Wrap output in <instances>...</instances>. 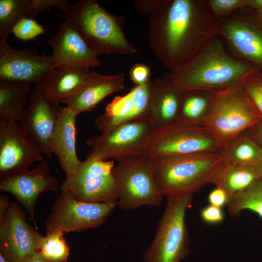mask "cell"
<instances>
[{
    "mask_svg": "<svg viewBox=\"0 0 262 262\" xmlns=\"http://www.w3.org/2000/svg\"><path fill=\"white\" fill-rule=\"evenodd\" d=\"M218 30V19L208 0H161L149 15L148 46L172 71L194 58Z\"/></svg>",
    "mask_w": 262,
    "mask_h": 262,
    "instance_id": "6da1fadb",
    "label": "cell"
},
{
    "mask_svg": "<svg viewBox=\"0 0 262 262\" xmlns=\"http://www.w3.org/2000/svg\"><path fill=\"white\" fill-rule=\"evenodd\" d=\"M256 68L231 55L217 35L191 61L156 79L182 93L216 92L241 85L244 76Z\"/></svg>",
    "mask_w": 262,
    "mask_h": 262,
    "instance_id": "7a4b0ae2",
    "label": "cell"
},
{
    "mask_svg": "<svg viewBox=\"0 0 262 262\" xmlns=\"http://www.w3.org/2000/svg\"><path fill=\"white\" fill-rule=\"evenodd\" d=\"M57 16L69 21L97 56L137 52L125 35V16L108 12L96 0H81Z\"/></svg>",
    "mask_w": 262,
    "mask_h": 262,
    "instance_id": "3957f363",
    "label": "cell"
},
{
    "mask_svg": "<svg viewBox=\"0 0 262 262\" xmlns=\"http://www.w3.org/2000/svg\"><path fill=\"white\" fill-rule=\"evenodd\" d=\"M150 157L155 182L167 197L200 190L224 161L220 151Z\"/></svg>",
    "mask_w": 262,
    "mask_h": 262,
    "instance_id": "277c9868",
    "label": "cell"
},
{
    "mask_svg": "<svg viewBox=\"0 0 262 262\" xmlns=\"http://www.w3.org/2000/svg\"><path fill=\"white\" fill-rule=\"evenodd\" d=\"M262 120L241 85L214 92L202 126L224 151L238 135Z\"/></svg>",
    "mask_w": 262,
    "mask_h": 262,
    "instance_id": "5b68a950",
    "label": "cell"
},
{
    "mask_svg": "<svg viewBox=\"0 0 262 262\" xmlns=\"http://www.w3.org/2000/svg\"><path fill=\"white\" fill-rule=\"evenodd\" d=\"M192 194L167 197L154 239L144 252L145 262H180L189 253L185 216Z\"/></svg>",
    "mask_w": 262,
    "mask_h": 262,
    "instance_id": "8992f818",
    "label": "cell"
},
{
    "mask_svg": "<svg viewBox=\"0 0 262 262\" xmlns=\"http://www.w3.org/2000/svg\"><path fill=\"white\" fill-rule=\"evenodd\" d=\"M113 174L119 188L117 206L121 209L160 205L164 196L154 178L150 156L145 154L117 161Z\"/></svg>",
    "mask_w": 262,
    "mask_h": 262,
    "instance_id": "52a82bcc",
    "label": "cell"
},
{
    "mask_svg": "<svg viewBox=\"0 0 262 262\" xmlns=\"http://www.w3.org/2000/svg\"><path fill=\"white\" fill-rule=\"evenodd\" d=\"M217 35L231 55L262 70V18L255 10L244 7L219 18Z\"/></svg>",
    "mask_w": 262,
    "mask_h": 262,
    "instance_id": "ba28073f",
    "label": "cell"
},
{
    "mask_svg": "<svg viewBox=\"0 0 262 262\" xmlns=\"http://www.w3.org/2000/svg\"><path fill=\"white\" fill-rule=\"evenodd\" d=\"M114 166L113 161L97 159L89 154L76 171L66 177L60 187L61 193L85 202L117 200L119 188L113 174Z\"/></svg>",
    "mask_w": 262,
    "mask_h": 262,
    "instance_id": "9c48e42d",
    "label": "cell"
},
{
    "mask_svg": "<svg viewBox=\"0 0 262 262\" xmlns=\"http://www.w3.org/2000/svg\"><path fill=\"white\" fill-rule=\"evenodd\" d=\"M219 151L203 126L177 122L154 130L147 138L145 154L151 157Z\"/></svg>",
    "mask_w": 262,
    "mask_h": 262,
    "instance_id": "30bf717a",
    "label": "cell"
},
{
    "mask_svg": "<svg viewBox=\"0 0 262 262\" xmlns=\"http://www.w3.org/2000/svg\"><path fill=\"white\" fill-rule=\"evenodd\" d=\"M117 206V200L85 202L61 193L45 222L47 233L57 229L66 233L97 228L104 223Z\"/></svg>",
    "mask_w": 262,
    "mask_h": 262,
    "instance_id": "8fae6325",
    "label": "cell"
},
{
    "mask_svg": "<svg viewBox=\"0 0 262 262\" xmlns=\"http://www.w3.org/2000/svg\"><path fill=\"white\" fill-rule=\"evenodd\" d=\"M154 129L149 120L126 123L87 141L95 158L116 161L145 154L146 141Z\"/></svg>",
    "mask_w": 262,
    "mask_h": 262,
    "instance_id": "7c38bea8",
    "label": "cell"
},
{
    "mask_svg": "<svg viewBox=\"0 0 262 262\" xmlns=\"http://www.w3.org/2000/svg\"><path fill=\"white\" fill-rule=\"evenodd\" d=\"M59 102L49 98L42 82L34 84L19 125L41 154L51 158L49 141L60 108Z\"/></svg>",
    "mask_w": 262,
    "mask_h": 262,
    "instance_id": "4fadbf2b",
    "label": "cell"
},
{
    "mask_svg": "<svg viewBox=\"0 0 262 262\" xmlns=\"http://www.w3.org/2000/svg\"><path fill=\"white\" fill-rule=\"evenodd\" d=\"M41 236L20 206L11 202L0 218V253L4 258L8 262H21L37 251Z\"/></svg>",
    "mask_w": 262,
    "mask_h": 262,
    "instance_id": "5bb4252c",
    "label": "cell"
},
{
    "mask_svg": "<svg viewBox=\"0 0 262 262\" xmlns=\"http://www.w3.org/2000/svg\"><path fill=\"white\" fill-rule=\"evenodd\" d=\"M54 68L51 55H39L33 49H14L7 38H0V79L35 84L43 82Z\"/></svg>",
    "mask_w": 262,
    "mask_h": 262,
    "instance_id": "9a60e30c",
    "label": "cell"
},
{
    "mask_svg": "<svg viewBox=\"0 0 262 262\" xmlns=\"http://www.w3.org/2000/svg\"><path fill=\"white\" fill-rule=\"evenodd\" d=\"M155 89L154 82L150 80L145 84L135 85L124 95L115 97L95 121L100 134L126 123L149 120Z\"/></svg>",
    "mask_w": 262,
    "mask_h": 262,
    "instance_id": "2e32d148",
    "label": "cell"
},
{
    "mask_svg": "<svg viewBox=\"0 0 262 262\" xmlns=\"http://www.w3.org/2000/svg\"><path fill=\"white\" fill-rule=\"evenodd\" d=\"M58 189V180L51 175L46 160L39 162L31 170L0 177V191L15 196L26 210L36 229L34 209L38 197L47 191L57 193Z\"/></svg>",
    "mask_w": 262,
    "mask_h": 262,
    "instance_id": "e0dca14e",
    "label": "cell"
},
{
    "mask_svg": "<svg viewBox=\"0 0 262 262\" xmlns=\"http://www.w3.org/2000/svg\"><path fill=\"white\" fill-rule=\"evenodd\" d=\"M42 154L16 122L0 121V177L29 169Z\"/></svg>",
    "mask_w": 262,
    "mask_h": 262,
    "instance_id": "ac0fdd59",
    "label": "cell"
},
{
    "mask_svg": "<svg viewBox=\"0 0 262 262\" xmlns=\"http://www.w3.org/2000/svg\"><path fill=\"white\" fill-rule=\"evenodd\" d=\"M47 42L52 49L54 67L79 66L90 68L101 65L98 56L68 20H64Z\"/></svg>",
    "mask_w": 262,
    "mask_h": 262,
    "instance_id": "d6986e66",
    "label": "cell"
},
{
    "mask_svg": "<svg viewBox=\"0 0 262 262\" xmlns=\"http://www.w3.org/2000/svg\"><path fill=\"white\" fill-rule=\"evenodd\" d=\"M78 115L70 107L61 106L49 141L50 151L57 157L66 177L73 174L82 162L76 152Z\"/></svg>",
    "mask_w": 262,
    "mask_h": 262,
    "instance_id": "ffe728a7",
    "label": "cell"
},
{
    "mask_svg": "<svg viewBox=\"0 0 262 262\" xmlns=\"http://www.w3.org/2000/svg\"><path fill=\"white\" fill-rule=\"evenodd\" d=\"M124 82L123 72L104 75L93 71L77 91L61 102L73 109L78 115L91 111L107 96L122 89Z\"/></svg>",
    "mask_w": 262,
    "mask_h": 262,
    "instance_id": "44dd1931",
    "label": "cell"
},
{
    "mask_svg": "<svg viewBox=\"0 0 262 262\" xmlns=\"http://www.w3.org/2000/svg\"><path fill=\"white\" fill-rule=\"evenodd\" d=\"M91 73L89 68L83 66L55 67L42 82L44 91L50 99L61 102L77 91Z\"/></svg>",
    "mask_w": 262,
    "mask_h": 262,
    "instance_id": "7402d4cb",
    "label": "cell"
},
{
    "mask_svg": "<svg viewBox=\"0 0 262 262\" xmlns=\"http://www.w3.org/2000/svg\"><path fill=\"white\" fill-rule=\"evenodd\" d=\"M153 81L155 89L149 120L155 130L176 122L183 93L156 79Z\"/></svg>",
    "mask_w": 262,
    "mask_h": 262,
    "instance_id": "603a6c76",
    "label": "cell"
},
{
    "mask_svg": "<svg viewBox=\"0 0 262 262\" xmlns=\"http://www.w3.org/2000/svg\"><path fill=\"white\" fill-rule=\"evenodd\" d=\"M259 179L254 167L234 164L224 161L213 173L210 183L225 190L230 199Z\"/></svg>",
    "mask_w": 262,
    "mask_h": 262,
    "instance_id": "cb8c5ba5",
    "label": "cell"
},
{
    "mask_svg": "<svg viewBox=\"0 0 262 262\" xmlns=\"http://www.w3.org/2000/svg\"><path fill=\"white\" fill-rule=\"evenodd\" d=\"M31 85L0 79V121H20L29 101Z\"/></svg>",
    "mask_w": 262,
    "mask_h": 262,
    "instance_id": "d4e9b609",
    "label": "cell"
},
{
    "mask_svg": "<svg viewBox=\"0 0 262 262\" xmlns=\"http://www.w3.org/2000/svg\"><path fill=\"white\" fill-rule=\"evenodd\" d=\"M213 93L202 90L183 93L176 122L185 125L202 126L210 110Z\"/></svg>",
    "mask_w": 262,
    "mask_h": 262,
    "instance_id": "484cf974",
    "label": "cell"
},
{
    "mask_svg": "<svg viewBox=\"0 0 262 262\" xmlns=\"http://www.w3.org/2000/svg\"><path fill=\"white\" fill-rule=\"evenodd\" d=\"M224 161L255 167L262 162V147L245 131L235 138L223 151Z\"/></svg>",
    "mask_w": 262,
    "mask_h": 262,
    "instance_id": "4316f807",
    "label": "cell"
},
{
    "mask_svg": "<svg viewBox=\"0 0 262 262\" xmlns=\"http://www.w3.org/2000/svg\"><path fill=\"white\" fill-rule=\"evenodd\" d=\"M25 17L33 18L31 0H0V38H7L14 25Z\"/></svg>",
    "mask_w": 262,
    "mask_h": 262,
    "instance_id": "83f0119b",
    "label": "cell"
},
{
    "mask_svg": "<svg viewBox=\"0 0 262 262\" xmlns=\"http://www.w3.org/2000/svg\"><path fill=\"white\" fill-rule=\"evenodd\" d=\"M228 210L236 216L244 210H250L262 219V180L259 179L244 191L234 195L229 200Z\"/></svg>",
    "mask_w": 262,
    "mask_h": 262,
    "instance_id": "f1b7e54d",
    "label": "cell"
},
{
    "mask_svg": "<svg viewBox=\"0 0 262 262\" xmlns=\"http://www.w3.org/2000/svg\"><path fill=\"white\" fill-rule=\"evenodd\" d=\"M65 233L57 229L42 236L37 252L44 259L53 262H68L69 247L63 237Z\"/></svg>",
    "mask_w": 262,
    "mask_h": 262,
    "instance_id": "f546056e",
    "label": "cell"
},
{
    "mask_svg": "<svg viewBox=\"0 0 262 262\" xmlns=\"http://www.w3.org/2000/svg\"><path fill=\"white\" fill-rule=\"evenodd\" d=\"M241 85L262 119V70L255 68L242 79Z\"/></svg>",
    "mask_w": 262,
    "mask_h": 262,
    "instance_id": "4dcf8cb0",
    "label": "cell"
},
{
    "mask_svg": "<svg viewBox=\"0 0 262 262\" xmlns=\"http://www.w3.org/2000/svg\"><path fill=\"white\" fill-rule=\"evenodd\" d=\"M45 30L34 18L25 17L18 21L13 27L11 33L19 40L33 39L44 33Z\"/></svg>",
    "mask_w": 262,
    "mask_h": 262,
    "instance_id": "1f68e13d",
    "label": "cell"
},
{
    "mask_svg": "<svg viewBox=\"0 0 262 262\" xmlns=\"http://www.w3.org/2000/svg\"><path fill=\"white\" fill-rule=\"evenodd\" d=\"M210 9L218 19L246 7V0H208Z\"/></svg>",
    "mask_w": 262,
    "mask_h": 262,
    "instance_id": "d6a6232c",
    "label": "cell"
},
{
    "mask_svg": "<svg viewBox=\"0 0 262 262\" xmlns=\"http://www.w3.org/2000/svg\"><path fill=\"white\" fill-rule=\"evenodd\" d=\"M33 18L51 7H57L61 11H65L70 4L67 0H31Z\"/></svg>",
    "mask_w": 262,
    "mask_h": 262,
    "instance_id": "836d02e7",
    "label": "cell"
},
{
    "mask_svg": "<svg viewBox=\"0 0 262 262\" xmlns=\"http://www.w3.org/2000/svg\"><path fill=\"white\" fill-rule=\"evenodd\" d=\"M150 67L147 65L137 63L130 69L129 74L131 80L135 85L145 84L149 82L150 79Z\"/></svg>",
    "mask_w": 262,
    "mask_h": 262,
    "instance_id": "e575fe53",
    "label": "cell"
},
{
    "mask_svg": "<svg viewBox=\"0 0 262 262\" xmlns=\"http://www.w3.org/2000/svg\"><path fill=\"white\" fill-rule=\"evenodd\" d=\"M200 217L206 223L216 224L223 220L224 215L222 208L209 204L202 209Z\"/></svg>",
    "mask_w": 262,
    "mask_h": 262,
    "instance_id": "d590c367",
    "label": "cell"
},
{
    "mask_svg": "<svg viewBox=\"0 0 262 262\" xmlns=\"http://www.w3.org/2000/svg\"><path fill=\"white\" fill-rule=\"evenodd\" d=\"M208 199L209 204L222 208L224 205H227L230 200V196L225 190L216 187L209 193Z\"/></svg>",
    "mask_w": 262,
    "mask_h": 262,
    "instance_id": "8d00e7d4",
    "label": "cell"
},
{
    "mask_svg": "<svg viewBox=\"0 0 262 262\" xmlns=\"http://www.w3.org/2000/svg\"><path fill=\"white\" fill-rule=\"evenodd\" d=\"M161 0H133L134 7L141 14L150 15L160 3Z\"/></svg>",
    "mask_w": 262,
    "mask_h": 262,
    "instance_id": "74e56055",
    "label": "cell"
},
{
    "mask_svg": "<svg viewBox=\"0 0 262 262\" xmlns=\"http://www.w3.org/2000/svg\"><path fill=\"white\" fill-rule=\"evenodd\" d=\"M252 137L262 147V120L247 130Z\"/></svg>",
    "mask_w": 262,
    "mask_h": 262,
    "instance_id": "f35d334b",
    "label": "cell"
},
{
    "mask_svg": "<svg viewBox=\"0 0 262 262\" xmlns=\"http://www.w3.org/2000/svg\"><path fill=\"white\" fill-rule=\"evenodd\" d=\"M21 262H53L43 258L37 252H33Z\"/></svg>",
    "mask_w": 262,
    "mask_h": 262,
    "instance_id": "ab89813d",
    "label": "cell"
},
{
    "mask_svg": "<svg viewBox=\"0 0 262 262\" xmlns=\"http://www.w3.org/2000/svg\"><path fill=\"white\" fill-rule=\"evenodd\" d=\"M11 202L8 197L3 194L0 195V218L3 216L5 211L9 206Z\"/></svg>",
    "mask_w": 262,
    "mask_h": 262,
    "instance_id": "60d3db41",
    "label": "cell"
},
{
    "mask_svg": "<svg viewBox=\"0 0 262 262\" xmlns=\"http://www.w3.org/2000/svg\"><path fill=\"white\" fill-rule=\"evenodd\" d=\"M246 7L256 11L262 10V0H246Z\"/></svg>",
    "mask_w": 262,
    "mask_h": 262,
    "instance_id": "b9f144b4",
    "label": "cell"
},
{
    "mask_svg": "<svg viewBox=\"0 0 262 262\" xmlns=\"http://www.w3.org/2000/svg\"><path fill=\"white\" fill-rule=\"evenodd\" d=\"M254 168L256 170L259 178L262 180V162L257 164Z\"/></svg>",
    "mask_w": 262,
    "mask_h": 262,
    "instance_id": "7bdbcfd3",
    "label": "cell"
},
{
    "mask_svg": "<svg viewBox=\"0 0 262 262\" xmlns=\"http://www.w3.org/2000/svg\"><path fill=\"white\" fill-rule=\"evenodd\" d=\"M0 262H8L0 253Z\"/></svg>",
    "mask_w": 262,
    "mask_h": 262,
    "instance_id": "ee69618b",
    "label": "cell"
},
{
    "mask_svg": "<svg viewBox=\"0 0 262 262\" xmlns=\"http://www.w3.org/2000/svg\"><path fill=\"white\" fill-rule=\"evenodd\" d=\"M256 12L257 13L258 15L262 18V10H257L256 11Z\"/></svg>",
    "mask_w": 262,
    "mask_h": 262,
    "instance_id": "f6af8a7d",
    "label": "cell"
}]
</instances>
